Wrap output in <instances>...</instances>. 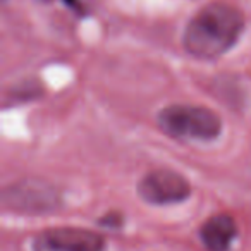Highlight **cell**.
Masks as SVG:
<instances>
[{
    "instance_id": "obj_1",
    "label": "cell",
    "mask_w": 251,
    "mask_h": 251,
    "mask_svg": "<svg viewBox=\"0 0 251 251\" xmlns=\"http://www.w3.org/2000/svg\"><path fill=\"white\" fill-rule=\"evenodd\" d=\"M244 31V16L234 5L212 2L188 21L182 47L198 60H215L226 55Z\"/></svg>"
},
{
    "instance_id": "obj_2",
    "label": "cell",
    "mask_w": 251,
    "mask_h": 251,
    "mask_svg": "<svg viewBox=\"0 0 251 251\" xmlns=\"http://www.w3.org/2000/svg\"><path fill=\"white\" fill-rule=\"evenodd\" d=\"M162 133L177 141L210 143L222 134V119L212 108L203 105L172 103L164 107L157 115Z\"/></svg>"
},
{
    "instance_id": "obj_6",
    "label": "cell",
    "mask_w": 251,
    "mask_h": 251,
    "mask_svg": "<svg viewBox=\"0 0 251 251\" xmlns=\"http://www.w3.org/2000/svg\"><path fill=\"white\" fill-rule=\"evenodd\" d=\"M237 237V224L229 213L206 219L200 229V239L208 251H229Z\"/></svg>"
},
{
    "instance_id": "obj_5",
    "label": "cell",
    "mask_w": 251,
    "mask_h": 251,
    "mask_svg": "<svg viewBox=\"0 0 251 251\" xmlns=\"http://www.w3.org/2000/svg\"><path fill=\"white\" fill-rule=\"evenodd\" d=\"M100 234L79 227H55L42 232L33 243V251H103Z\"/></svg>"
},
{
    "instance_id": "obj_4",
    "label": "cell",
    "mask_w": 251,
    "mask_h": 251,
    "mask_svg": "<svg viewBox=\"0 0 251 251\" xmlns=\"http://www.w3.org/2000/svg\"><path fill=\"white\" fill-rule=\"evenodd\" d=\"M4 206L19 213H47L59 206L60 198L50 184L25 179L4 189Z\"/></svg>"
},
{
    "instance_id": "obj_3",
    "label": "cell",
    "mask_w": 251,
    "mask_h": 251,
    "mask_svg": "<svg viewBox=\"0 0 251 251\" xmlns=\"http://www.w3.org/2000/svg\"><path fill=\"white\" fill-rule=\"evenodd\" d=\"M138 195L150 205H177L191 196V184L172 169H155L138 182Z\"/></svg>"
},
{
    "instance_id": "obj_7",
    "label": "cell",
    "mask_w": 251,
    "mask_h": 251,
    "mask_svg": "<svg viewBox=\"0 0 251 251\" xmlns=\"http://www.w3.org/2000/svg\"><path fill=\"white\" fill-rule=\"evenodd\" d=\"M64 4H66L69 9H73V11L81 12V4H79V0H64Z\"/></svg>"
},
{
    "instance_id": "obj_8",
    "label": "cell",
    "mask_w": 251,
    "mask_h": 251,
    "mask_svg": "<svg viewBox=\"0 0 251 251\" xmlns=\"http://www.w3.org/2000/svg\"><path fill=\"white\" fill-rule=\"evenodd\" d=\"M38 2H43V4H47V2H52V0H38Z\"/></svg>"
}]
</instances>
